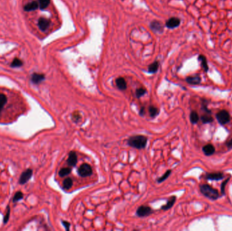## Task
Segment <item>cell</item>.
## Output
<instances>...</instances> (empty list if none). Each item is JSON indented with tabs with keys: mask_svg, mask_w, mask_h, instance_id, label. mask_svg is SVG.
Segmentation results:
<instances>
[{
	"mask_svg": "<svg viewBox=\"0 0 232 231\" xmlns=\"http://www.w3.org/2000/svg\"><path fill=\"white\" fill-rule=\"evenodd\" d=\"M176 197H175V196H173V197H171L170 199L168 201V202L166 203V204L165 205V206H164L161 207V209L163 210H168L169 209L171 208V207L174 206V204L175 203L176 201Z\"/></svg>",
	"mask_w": 232,
	"mask_h": 231,
	"instance_id": "obj_17",
	"label": "cell"
},
{
	"mask_svg": "<svg viewBox=\"0 0 232 231\" xmlns=\"http://www.w3.org/2000/svg\"><path fill=\"white\" fill-rule=\"evenodd\" d=\"M170 174H171V170H168V171H167V172H166V173L163 175L162 176L160 177V178H159V179L158 180V182H159V183L162 182L163 181L165 180L166 179V178L169 176V175H170Z\"/></svg>",
	"mask_w": 232,
	"mask_h": 231,
	"instance_id": "obj_30",
	"label": "cell"
},
{
	"mask_svg": "<svg viewBox=\"0 0 232 231\" xmlns=\"http://www.w3.org/2000/svg\"><path fill=\"white\" fill-rule=\"evenodd\" d=\"M202 81L201 77L199 75H196L193 76H189L186 78V81L189 84L192 85H198Z\"/></svg>",
	"mask_w": 232,
	"mask_h": 231,
	"instance_id": "obj_10",
	"label": "cell"
},
{
	"mask_svg": "<svg viewBox=\"0 0 232 231\" xmlns=\"http://www.w3.org/2000/svg\"><path fill=\"white\" fill-rule=\"evenodd\" d=\"M23 65V62L19 58H15L11 64L12 67H20Z\"/></svg>",
	"mask_w": 232,
	"mask_h": 231,
	"instance_id": "obj_27",
	"label": "cell"
},
{
	"mask_svg": "<svg viewBox=\"0 0 232 231\" xmlns=\"http://www.w3.org/2000/svg\"><path fill=\"white\" fill-rule=\"evenodd\" d=\"M149 112L151 117H155L159 114V109L157 107L151 106L149 108Z\"/></svg>",
	"mask_w": 232,
	"mask_h": 231,
	"instance_id": "obj_20",
	"label": "cell"
},
{
	"mask_svg": "<svg viewBox=\"0 0 232 231\" xmlns=\"http://www.w3.org/2000/svg\"><path fill=\"white\" fill-rule=\"evenodd\" d=\"M201 120L204 123V124H208L213 121V118L212 116L210 115V114L208 115H204L201 117Z\"/></svg>",
	"mask_w": 232,
	"mask_h": 231,
	"instance_id": "obj_25",
	"label": "cell"
},
{
	"mask_svg": "<svg viewBox=\"0 0 232 231\" xmlns=\"http://www.w3.org/2000/svg\"><path fill=\"white\" fill-rule=\"evenodd\" d=\"M200 191L206 197L210 199L216 200L219 198V195L217 190L214 189L212 186L208 185H202L200 186Z\"/></svg>",
	"mask_w": 232,
	"mask_h": 231,
	"instance_id": "obj_2",
	"label": "cell"
},
{
	"mask_svg": "<svg viewBox=\"0 0 232 231\" xmlns=\"http://www.w3.org/2000/svg\"><path fill=\"white\" fill-rule=\"evenodd\" d=\"M8 98L6 97V96L4 93H0V113L2 110V109H4V106L6 104Z\"/></svg>",
	"mask_w": 232,
	"mask_h": 231,
	"instance_id": "obj_22",
	"label": "cell"
},
{
	"mask_svg": "<svg viewBox=\"0 0 232 231\" xmlns=\"http://www.w3.org/2000/svg\"><path fill=\"white\" fill-rule=\"evenodd\" d=\"M39 7V4L37 2H32L29 3L28 4H27L25 6V10L26 11H33L36 10L37 8Z\"/></svg>",
	"mask_w": 232,
	"mask_h": 231,
	"instance_id": "obj_18",
	"label": "cell"
},
{
	"mask_svg": "<svg viewBox=\"0 0 232 231\" xmlns=\"http://www.w3.org/2000/svg\"><path fill=\"white\" fill-rule=\"evenodd\" d=\"M116 83L117 85V87L121 90H125L126 89V87H127V85H126V81L123 77L117 78L116 81Z\"/></svg>",
	"mask_w": 232,
	"mask_h": 231,
	"instance_id": "obj_16",
	"label": "cell"
},
{
	"mask_svg": "<svg viewBox=\"0 0 232 231\" xmlns=\"http://www.w3.org/2000/svg\"><path fill=\"white\" fill-rule=\"evenodd\" d=\"M181 20L178 18H171L166 21V26L169 29H174L180 25Z\"/></svg>",
	"mask_w": 232,
	"mask_h": 231,
	"instance_id": "obj_8",
	"label": "cell"
},
{
	"mask_svg": "<svg viewBox=\"0 0 232 231\" xmlns=\"http://www.w3.org/2000/svg\"><path fill=\"white\" fill-rule=\"evenodd\" d=\"M224 177V175L221 172H217V173H210L207 174L206 176V178L208 180H221Z\"/></svg>",
	"mask_w": 232,
	"mask_h": 231,
	"instance_id": "obj_11",
	"label": "cell"
},
{
	"mask_svg": "<svg viewBox=\"0 0 232 231\" xmlns=\"http://www.w3.org/2000/svg\"><path fill=\"white\" fill-rule=\"evenodd\" d=\"M72 117H73L72 119L75 121H78L81 119V116H80V113H79V111H75V112L73 113V115H72Z\"/></svg>",
	"mask_w": 232,
	"mask_h": 231,
	"instance_id": "obj_32",
	"label": "cell"
},
{
	"mask_svg": "<svg viewBox=\"0 0 232 231\" xmlns=\"http://www.w3.org/2000/svg\"><path fill=\"white\" fill-rule=\"evenodd\" d=\"M198 59L199 61V63H201V66L202 69H204V72H208V69H209V67H208L207 59L206 56H204V55H199Z\"/></svg>",
	"mask_w": 232,
	"mask_h": 231,
	"instance_id": "obj_13",
	"label": "cell"
},
{
	"mask_svg": "<svg viewBox=\"0 0 232 231\" xmlns=\"http://www.w3.org/2000/svg\"><path fill=\"white\" fill-rule=\"evenodd\" d=\"M158 67H159V64H158V63L154 62L149 66L148 71L149 73H155L158 71Z\"/></svg>",
	"mask_w": 232,
	"mask_h": 231,
	"instance_id": "obj_24",
	"label": "cell"
},
{
	"mask_svg": "<svg viewBox=\"0 0 232 231\" xmlns=\"http://www.w3.org/2000/svg\"><path fill=\"white\" fill-rule=\"evenodd\" d=\"M227 147L229 148H232V139H231L230 140H229V141L227 142Z\"/></svg>",
	"mask_w": 232,
	"mask_h": 231,
	"instance_id": "obj_35",
	"label": "cell"
},
{
	"mask_svg": "<svg viewBox=\"0 0 232 231\" xmlns=\"http://www.w3.org/2000/svg\"><path fill=\"white\" fill-rule=\"evenodd\" d=\"M229 180H230V178H228L227 180H226L225 181H224V182H223L222 183V185H221V193H222L223 195H224V194H225V186H226V185H227V182H229Z\"/></svg>",
	"mask_w": 232,
	"mask_h": 231,
	"instance_id": "obj_33",
	"label": "cell"
},
{
	"mask_svg": "<svg viewBox=\"0 0 232 231\" xmlns=\"http://www.w3.org/2000/svg\"><path fill=\"white\" fill-rule=\"evenodd\" d=\"M71 172V169L70 168H62L58 172V174L61 177H64L68 176Z\"/></svg>",
	"mask_w": 232,
	"mask_h": 231,
	"instance_id": "obj_21",
	"label": "cell"
},
{
	"mask_svg": "<svg viewBox=\"0 0 232 231\" xmlns=\"http://www.w3.org/2000/svg\"><path fill=\"white\" fill-rule=\"evenodd\" d=\"M50 0H39V7L42 10L45 9L48 6Z\"/></svg>",
	"mask_w": 232,
	"mask_h": 231,
	"instance_id": "obj_26",
	"label": "cell"
},
{
	"mask_svg": "<svg viewBox=\"0 0 232 231\" xmlns=\"http://www.w3.org/2000/svg\"><path fill=\"white\" fill-rule=\"evenodd\" d=\"M202 151H203L204 153L206 155V156H210L212 155L215 152V148H214V146L211 144H208L207 145L204 146L202 148Z\"/></svg>",
	"mask_w": 232,
	"mask_h": 231,
	"instance_id": "obj_12",
	"label": "cell"
},
{
	"mask_svg": "<svg viewBox=\"0 0 232 231\" xmlns=\"http://www.w3.org/2000/svg\"><path fill=\"white\" fill-rule=\"evenodd\" d=\"M62 224H63V226H64V228H65V229L67 230H69V228H70V223L68 222H66V221H62Z\"/></svg>",
	"mask_w": 232,
	"mask_h": 231,
	"instance_id": "obj_34",
	"label": "cell"
},
{
	"mask_svg": "<svg viewBox=\"0 0 232 231\" xmlns=\"http://www.w3.org/2000/svg\"><path fill=\"white\" fill-rule=\"evenodd\" d=\"M50 26V20L45 18H41L38 20V27L41 30L44 31Z\"/></svg>",
	"mask_w": 232,
	"mask_h": 231,
	"instance_id": "obj_9",
	"label": "cell"
},
{
	"mask_svg": "<svg viewBox=\"0 0 232 231\" xmlns=\"http://www.w3.org/2000/svg\"><path fill=\"white\" fill-rule=\"evenodd\" d=\"M147 139L145 136L142 135H137L130 137L128 140V144L130 147L137 148L143 149L146 147Z\"/></svg>",
	"mask_w": 232,
	"mask_h": 231,
	"instance_id": "obj_1",
	"label": "cell"
},
{
	"mask_svg": "<svg viewBox=\"0 0 232 231\" xmlns=\"http://www.w3.org/2000/svg\"><path fill=\"white\" fill-rule=\"evenodd\" d=\"M151 29L153 31L155 32H162L163 31V27L162 25L158 21H153L150 25Z\"/></svg>",
	"mask_w": 232,
	"mask_h": 231,
	"instance_id": "obj_15",
	"label": "cell"
},
{
	"mask_svg": "<svg viewBox=\"0 0 232 231\" xmlns=\"http://www.w3.org/2000/svg\"><path fill=\"white\" fill-rule=\"evenodd\" d=\"M199 117L198 114L196 111H192L190 113V121L192 124H196L199 121Z\"/></svg>",
	"mask_w": 232,
	"mask_h": 231,
	"instance_id": "obj_23",
	"label": "cell"
},
{
	"mask_svg": "<svg viewBox=\"0 0 232 231\" xmlns=\"http://www.w3.org/2000/svg\"><path fill=\"white\" fill-rule=\"evenodd\" d=\"M153 211L150 207L142 206L139 207L137 210V215L139 217H145V216H149L152 213Z\"/></svg>",
	"mask_w": 232,
	"mask_h": 231,
	"instance_id": "obj_5",
	"label": "cell"
},
{
	"mask_svg": "<svg viewBox=\"0 0 232 231\" xmlns=\"http://www.w3.org/2000/svg\"><path fill=\"white\" fill-rule=\"evenodd\" d=\"M78 173L81 177L90 176L92 174V169L89 164L84 163L79 168Z\"/></svg>",
	"mask_w": 232,
	"mask_h": 231,
	"instance_id": "obj_4",
	"label": "cell"
},
{
	"mask_svg": "<svg viewBox=\"0 0 232 231\" xmlns=\"http://www.w3.org/2000/svg\"><path fill=\"white\" fill-rule=\"evenodd\" d=\"M10 215V209L9 207H7V211H6V213H5V215L4 216V224H6L8 220H9Z\"/></svg>",
	"mask_w": 232,
	"mask_h": 231,
	"instance_id": "obj_31",
	"label": "cell"
},
{
	"mask_svg": "<svg viewBox=\"0 0 232 231\" xmlns=\"http://www.w3.org/2000/svg\"><path fill=\"white\" fill-rule=\"evenodd\" d=\"M23 198V193L22 192H17L14 195V197H13V201L14 202H16V201H19L20 200H21Z\"/></svg>",
	"mask_w": 232,
	"mask_h": 231,
	"instance_id": "obj_29",
	"label": "cell"
},
{
	"mask_svg": "<svg viewBox=\"0 0 232 231\" xmlns=\"http://www.w3.org/2000/svg\"><path fill=\"white\" fill-rule=\"evenodd\" d=\"M147 91L146 90L145 88H143V87H141V88H139L136 91V96L137 98H140L141 96H144L146 93Z\"/></svg>",
	"mask_w": 232,
	"mask_h": 231,
	"instance_id": "obj_28",
	"label": "cell"
},
{
	"mask_svg": "<svg viewBox=\"0 0 232 231\" xmlns=\"http://www.w3.org/2000/svg\"><path fill=\"white\" fill-rule=\"evenodd\" d=\"M140 115H145V108H144V107H142L141 109H140Z\"/></svg>",
	"mask_w": 232,
	"mask_h": 231,
	"instance_id": "obj_36",
	"label": "cell"
},
{
	"mask_svg": "<svg viewBox=\"0 0 232 231\" xmlns=\"http://www.w3.org/2000/svg\"><path fill=\"white\" fill-rule=\"evenodd\" d=\"M45 80V76L43 74L33 73L31 77L32 82L35 84H38Z\"/></svg>",
	"mask_w": 232,
	"mask_h": 231,
	"instance_id": "obj_14",
	"label": "cell"
},
{
	"mask_svg": "<svg viewBox=\"0 0 232 231\" xmlns=\"http://www.w3.org/2000/svg\"><path fill=\"white\" fill-rule=\"evenodd\" d=\"M73 186V180L71 178H67L63 181V187L64 189L69 190Z\"/></svg>",
	"mask_w": 232,
	"mask_h": 231,
	"instance_id": "obj_19",
	"label": "cell"
},
{
	"mask_svg": "<svg viewBox=\"0 0 232 231\" xmlns=\"http://www.w3.org/2000/svg\"><path fill=\"white\" fill-rule=\"evenodd\" d=\"M32 175H33V171L31 169H28L25 172H23L20 177L19 183L21 184V185H25L31 179Z\"/></svg>",
	"mask_w": 232,
	"mask_h": 231,
	"instance_id": "obj_6",
	"label": "cell"
},
{
	"mask_svg": "<svg viewBox=\"0 0 232 231\" xmlns=\"http://www.w3.org/2000/svg\"><path fill=\"white\" fill-rule=\"evenodd\" d=\"M216 119L219 121V124L222 125H225L227 123L230 122V115L228 111L225 110H223L219 111V112L216 114Z\"/></svg>",
	"mask_w": 232,
	"mask_h": 231,
	"instance_id": "obj_3",
	"label": "cell"
},
{
	"mask_svg": "<svg viewBox=\"0 0 232 231\" xmlns=\"http://www.w3.org/2000/svg\"><path fill=\"white\" fill-rule=\"evenodd\" d=\"M77 163H78L77 154H76L75 151L70 152L69 154L68 159H67V164L69 165V166L74 167L75 166L76 164H77Z\"/></svg>",
	"mask_w": 232,
	"mask_h": 231,
	"instance_id": "obj_7",
	"label": "cell"
}]
</instances>
